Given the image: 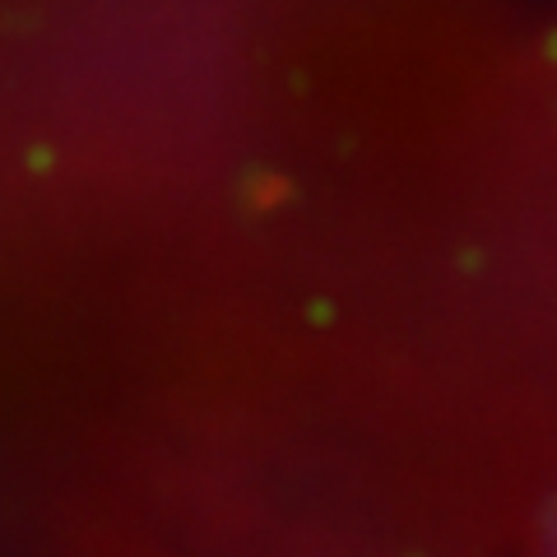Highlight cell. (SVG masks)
Masks as SVG:
<instances>
[{
  "label": "cell",
  "instance_id": "2",
  "mask_svg": "<svg viewBox=\"0 0 557 557\" xmlns=\"http://www.w3.org/2000/svg\"><path fill=\"white\" fill-rule=\"evenodd\" d=\"M530 557H557V511L548 516V525L534 534V548H530Z\"/></svg>",
  "mask_w": 557,
  "mask_h": 557
},
{
  "label": "cell",
  "instance_id": "1",
  "mask_svg": "<svg viewBox=\"0 0 557 557\" xmlns=\"http://www.w3.org/2000/svg\"><path fill=\"white\" fill-rule=\"evenodd\" d=\"M479 247L413 0H0V557H469Z\"/></svg>",
  "mask_w": 557,
  "mask_h": 557
}]
</instances>
